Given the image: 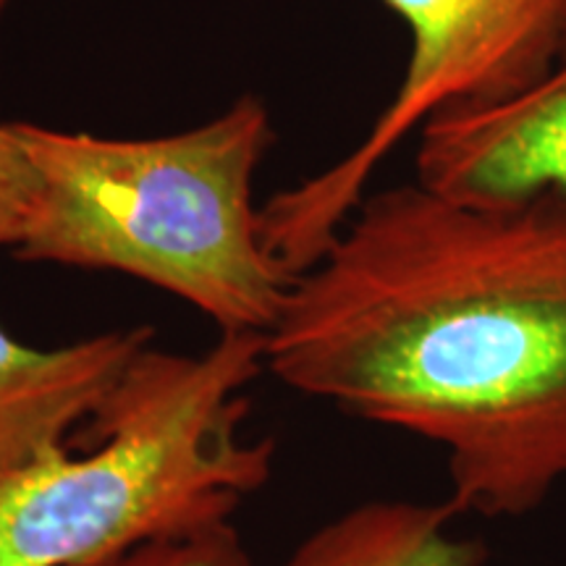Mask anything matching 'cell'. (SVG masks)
<instances>
[{"label":"cell","instance_id":"obj_1","mask_svg":"<svg viewBox=\"0 0 566 566\" xmlns=\"http://www.w3.org/2000/svg\"><path fill=\"white\" fill-rule=\"evenodd\" d=\"M265 367L441 446L462 514L535 512L566 478V195L365 197L289 286Z\"/></svg>","mask_w":566,"mask_h":566},{"label":"cell","instance_id":"obj_2","mask_svg":"<svg viewBox=\"0 0 566 566\" xmlns=\"http://www.w3.org/2000/svg\"><path fill=\"white\" fill-rule=\"evenodd\" d=\"M265 334L229 331L200 354L147 346L69 446L0 480V566H113L145 543L231 520L273 472L244 436Z\"/></svg>","mask_w":566,"mask_h":566},{"label":"cell","instance_id":"obj_3","mask_svg":"<svg viewBox=\"0 0 566 566\" xmlns=\"http://www.w3.org/2000/svg\"><path fill=\"white\" fill-rule=\"evenodd\" d=\"M42 200L17 260L113 271L179 296L229 331L268 334L292 275L263 242L252 179L273 142L242 97L189 132L111 139L17 124Z\"/></svg>","mask_w":566,"mask_h":566},{"label":"cell","instance_id":"obj_4","mask_svg":"<svg viewBox=\"0 0 566 566\" xmlns=\"http://www.w3.org/2000/svg\"><path fill=\"white\" fill-rule=\"evenodd\" d=\"M407 24L409 59L399 90L354 150L300 187L273 195L263 242L292 279L310 271L378 166L438 113L493 105L541 82L566 40V0H380Z\"/></svg>","mask_w":566,"mask_h":566},{"label":"cell","instance_id":"obj_5","mask_svg":"<svg viewBox=\"0 0 566 566\" xmlns=\"http://www.w3.org/2000/svg\"><path fill=\"white\" fill-rule=\"evenodd\" d=\"M417 181L475 205L566 195V40L548 74L530 90L430 118L417 147Z\"/></svg>","mask_w":566,"mask_h":566},{"label":"cell","instance_id":"obj_6","mask_svg":"<svg viewBox=\"0 0 566 566\" xmlns=\"http://www.w3.org/2000/svg\"><path fill=\"white\" fill-rule=\"evenodd\" d=\"M150 344L153 328H124L40 349L0 325V480L71 446Z\"/></svg>","mask_w":566,"mask_h":566},{"label":"cell","instance_id":"obj_7","mask_svg":"<svg viewBox=\"0 0 566 566\" xmlns=\"http://www.w3.org/2000/svg\"><path fill=\"white\" fill-rule=\"evenodd\" d=\"M454 501H367L325 522L281 566H485L480 537L454 535Z\"/></svg>","mask_w":566,"mask_h":566},{"label":"cell","instance_id":"obj_8","mask_svg":"<svg viewBox=\"0 0 566 566\" xmlns=\"http://www.w3.org/2000/svg\"><path fill=\"white\" fill-rule=\"evenodd\" d=\"M42 176L17 124H0V250L17 252L38 218Z\"/></svg>","mask_w":566,"mask_h":566},{"label":"cell","instance_id":"obj_9","mask_svg":"<svg viewBox=\"0 0 566 566\" xmlns=\"http://www.w3.org/2000/svg\"><path fill=\"white\" fill-rule=\"evenodd\" d=\"M113 566H254L229 520L145 543Z\"/></svg>","mask_w":566,"mask_h":566},{"label":"cell","instance_id":"obj_10","mask_svg":"<svg viewBox=\"0 0 566 566\" xmlns=\"http://www.w3.org/2000/svg\"><path fill=\"white\" fill-rule=\"evenodd\" d=\"M3 6H6V0H0V9H3Z\"/></svg>","mask_w":566,"mask_h":566}]
</instances>
